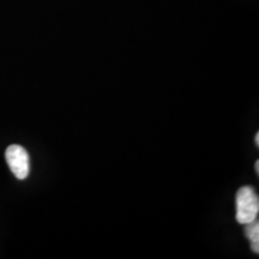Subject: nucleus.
I'll list each match as a JSON object with an SVG mask.
<instances>
[{
	"label": "nucleus",
	"instance_id": "f257e3e1",
	"mask_svg": "<svg viewBox=\"0 0 259 259\" xmlns=\"http://www.w3.org/2000/svg\"><path fill=\"white\" fill-rule=\"evenodd\" d=\"M259 198L251 186H242L236 193V221L247 225L257 220Z\"/></svg>",
	"mask_w": 259,
	"mask_h": 259
},
{
	"label": "nucleus",
	"instance_id": "f03ea898",
	"mask_svg": "<svg viewBox=\"0 0 259 259\" xmlns=\"http://www.w3.org/2000/svg\"><path fill=\"white\" fill-rule=\"evenodd\" d=\"M5 158L10 169L19 180L27 179L30 171V160L29 154L22 145L12 144L5 151Z\"/></svg>",
	"mask_w": 259,
	"mask_h": 259
},
{
	"label": "nucleus",
	"instance_id": "7ed1b4c3",
	"mask_svg": "<svg viewBox=\"0 0 259 259\" xmlns=\"http://www.w3.org/2000/svg\"><path fill=\"white\" fill-rule=\"evenodd\" d=\"M245 226L246 236L250 239L251 248L254 253H259V222L257 220L252 221Z\"/></svg>",
	"mask_w": 259,
	"mask_h": 259
},
{
	"label": "nucleus",
	"instance_id": "20e7f679",
	"mask_svg": "<svg viewBox=\"0 0 259 259\" xmlns=\"http://www.w3.org/2000/svg\"><path fill=\"white\" fill-rule=\"evenodd\" d=\"M254 142H255V145H259V132H257V134H255V137H254Z\"/></svg>",
	"mask_w": 259,
	"mask_h": 259
},
{
	"label": "nucleus",
	"instance_id": "39448f33",
	"mask_svg": "<svg viewBox=\"0 0 259 259\" xmlns=\"http://www.w3.org/2000/svg\"><path fill=\"white\" fill-rule=\"evenodd\" d=\"M254 168H255V173H257V174H259V161H258V160H257V161H255Z\"/></svg>",
	"mask_w": 259,
	"mask_h": 259
}]
</instances>
